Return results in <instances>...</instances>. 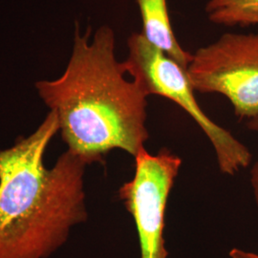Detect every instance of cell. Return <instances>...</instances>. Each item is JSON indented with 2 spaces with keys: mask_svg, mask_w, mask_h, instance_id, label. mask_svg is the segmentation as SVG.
Here are the masks:
<instances>
[{
  "mask_svg": "<svg viewBox=\"0 0 258 258\" xmlns=\"http://www.w3.org/2000/svg\"><path fill=\"white\" fill-rule=\"evenodd\" d=\"M76 22L72 54L62 75L36 83L39 98L57 116L67 150L86 166L120 149L135 157L149 138L148 96L125 77L116 37L103 25L91 36Z\"/></svg>",
  "mask_w": 258,
  "mask_h": 258,
  "instance_id": "cell-1",
  "label": "cell"
},
{
  "mask_svg": "<svg viewBox=\"0 0 258 258\" xmlns=\"http://www.w3.org/2000/svg\"><path fill=\"white\" fill-rule=\"evenodd\" d=\"M59 131L50 110L35 132L0 150V258H48L87 220L86 165L66 150L55 166L44 165Z\"/></svg>",
  "mask_w": 258,
  "mask_h": 258,
  "instance_id": "cell-2",
  "label": "cell"
},
{
  "mask_svg": "<svg viewBox=\"0 0 258 258\" xmlns=\"http://www.w3.org/2000/svg\"><path fill=\"white\" fill-rule=\"evenodd\" d=\"M128 54L122 67L147 96L166 98L185 111L203 130L212 143L222 173L235 175L249 166V148L223 128L202 110L186 69L165 52L152 45L142 33H134L127 40Z\"/></svg>",
  "mask_w": 258,
  "mask_h": 258,
  "instance_id": "cell-3",
  "label": "cell"
},
{
  "mask_svg": "<svg viewBox=\"0 0 258 258\" xmlns=\"http://www.w3.org/2000/svg\"><path fill=\"white\" fill-rule=\"evenodd\" d=\"M186 71L195 91L221 94L240 119L257 120L258 34H224L192 54Z\"/></svg>",
  "mask_w": 258,
  "mask_h": 258,
  "instance_id": "cell-4",
  "label": "cell"
},
{
  "mask_svg": "<svg viewBox=\"0 0 258 258\" xmlns=\"http://www.w3.org/2000/svg\"><path fill=\"white\" fill-rule=\"evenodd\" d=\"M134 159V176L120 185L119 197L135 222L140 258H167L166 205L182 166V159L167 149L153 155L146 148Z\"/></svg>",
  "mask_w": 258,
  "mask_h": 258,
  "instance_id": "cell-5",
  "label": "cell"
},
{
  "mask_svg": "<svg viewBox=\"0 0 258 258\" xmlns=\"http://www.w3.org/2000/svg\"><path fill=\"white\" fill-rule=\"evenodd\" d=\"M143 21V36L184 68H187L192 54L185 51L174 35L166 0H135Z\"/></svg>",
  "mask_w": 258,
  "mask_h": 258,
  "instance_id": "cell-6",
  "label": "cell"
},
{
  "mask_svg": "<svg viewBox=\"0 0 258 258\" xmlns=\"http://www.w3.org/2000/svg\"><path fill=\"white\" fill-rule=\"evenodd\" d=\"M206 13L212 22L219 25H256L258 0H210Z\"/></svg>",
  "mask_w": 258,
  "mask_h": 258,
  "instance_id": "cell-7",
  "label": "cell"
},
{
  "mask_svg": "<svg viewBox=\"0 0 258 258\" xmlns=\"http://www.w3.org/2000/svg\"><path fill=\"white\" fill-rule=\"evenodd\" d=\"M247 125L250 130L258 133V119L248 121ZM250 185H251L252 194L254 197V201L258 207V161L253 165L250 170Z\"/></svg>",
  "mask_w": 258,
  "mask_h": 258,
  "instance_id": "cell-8",
  "label": "cell"
},
{
  "mask_svg": "<svg viewBox=\"0 0 258 258\" xmlns=\"http://www.w3.org/2000/svg\"><path fill=\"white\" fill-rule=\"evenodd\" d=\"M229 254L231 258H258V253L238 248H233Z\"/></svg>",
  "mask_w": 258,
  "mask_h": 258,
  "instance_id": "cell-9",
  "label": "cell"
}]
</instances>
